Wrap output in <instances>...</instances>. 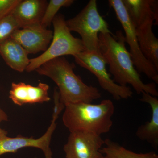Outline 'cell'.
Wrapping results in <instances>:
<instances>
[{
	"label": "cell",
	"instance_id": "6da1fadb",
	"mask_svg": "<svg viewBox=\"0 0 158 158\" xmlns=\"http://www.w3.org/2000/svg\"><path fill=\"white\" fill-rule=\"evenodd\" d=\"M98 38L99 52L109 65L114 81L123 87L131 85L138 94L147 93L157 97L155 83H144L135 68L122 31H117L115 35L99 34Z\"/></svg>",
	"mask_w": 158,
	"mask_h": 158
},
{
	"label": "cell",
	"instance_id": "7a4b0ae2",
	"mask_svg": "<svg viewBox=\"0 0 158 158\" xmlns=\"http://www.w3.org/2000/svg\"><path fill=\"white\" fill-rule=\"evenodd\" d=\"M74 68L73 64L61 57L45 62L35 71L56 84L60 102L65 106L78 102L91 103L100 98L102 94L98 88L85 84L75 73Z\"/></svg>",
	"mask_w": 158,
	"mask_h": 158
},
{
	"label": "cell",
	"instance_id": "3957f363",
	"mask_svg": "<svg viewBox=\"0 0 158 158\" xmlns=\"http://www.w3.org/2000/svg\"><path fill=\"white\" fill-rule=\"evenodd\" d=\"M62 121L69 132L83 131L99 135L109 132L113 124L115 106L110 99L100 103L78 102L65 106Z\"/></svg>",
	"mask_w": 158,
	"mask_h": 158
},
{
	"label": "cell",
	"instance_id": "277c9868",
	"mask_svg": "<svg viewBox=\"0 0 158 158\" xmlns=\"http://www.w3.org/2000/svg\"><path fill=\"white\" fill-rule=\"evenodd\" d=\"M54 31L50 45L43 53L30 59L26 69L28 73L35 71L45 62L63 56H74L85 51L81 39L74 37L67 24L65 16L57 14L52 23Z\"/></svg>",
	"mask_w": 158,
	"mask_h": 158
},
{
	"label": "cell",
	"instance_id": "5b68a950",
	"mask_svg": "<svg viewBox=\"0 0 158 158\" xmlns=\"http://www.w3.org/2000/svg\"><path fill=\"white\" fill-rule=\"evenodd\" d=\"M66 23L71 32L81 36L87 52H99V34H113L108 23L99 13L96 0H90L78 14Z\"/></svg>",
	"mask_w": 158,
	"mask_h": 158
},
{
	"label": "cell",
	"instance_id": "8992f818",
	"mask_svg": "<svg viewBox=\"0 0 158 158\" xmlns=\"http://www.w3.org/2000/svg\"><path fill=\"white\" fill-rule=\"evenodd\" d=\"M109 3L115 11L117 19L124 30L126 42L129 46V52L135 68L139 73H144L148 78L158 84V70L141 52L136 28L130 19L122 0H109Z\"/></svg>",
	"mask_w": 158,
	"mask_h": 158
},
{
	"label": "cell",
	"instance_id": "52a82bcc",
	"mask_svg": "<svg viewBox=\"0 0 158 158\" xmlns=\"http://www.w3.org/2000/svg\"><path fill=\"white\" fill-rule=\"evenodd\" d=\"M73 57L77 64L94 75L101 87L115 99L120 100L132 97L133 92L131 88L118 85L111 78L106 68V62L99 52L85 51Z\"/></svg>",
	"mask_w": 158,
	"mask_h": 158
},
{
	"label": "cell",
	"instance_id": "ba28073f",
	"mask_svg": "<svg viewBox=\"0 0 158 158\" xmlns=\"http://www.w3.org/2000/svg\"><path fill=\"white\" fill-rule=\"evenodd\" d=\"M54 107L52 118L47 131L38 138L18 135L15 138L8 136L0 140V156L8 153H15L19 150L27 147L39 148L44 153L45 158H52V153L50 148L52 136L56 127V121L59 115L65 108L57 97L54 98Z\"/></svg>",
	"mask_w": 158,
	"mask_h": 158
},
{
	"label": "cell",
	"instance_id": "9c48e42d",
	"mask_svg": "<svg viewBox=\"0 0 158 158\" xmlns=\"http://www.w3.org/2000/svg\"><path fill=\"white\" fill-rule=\"evenodd\" d=\"M104 144L101 135L77 131L70 132L63 150L65 158H104L100 152Z\"/></svg>",
	"mask_w": 158,
	"mask_h": 158
},
{
	"label": "cell",
	"instance_id": "30bf717a",
	"mask_svg": "<svg viewBox=\"0 0 158 158\" xmlns=\"http://www.w3.org/2000/svg\"><path fill=\"white\" fill-rule=\"evenodd\" d=\"M53 31L41 25L19 29L11 38L18 43L30 54L44 52L52 39Z\"/></svg>",
	"mask_w": 158,
	"mask_h": 158
},
{
	"label": "cell",
	"instance_id": "8fae6325",
	"mask_svg": "<svg viewBox=\"0 0 158 158\" xmlns=\"http://www.w3.org/2000/svg\"><path fill=\"white\" fill-rule=\"evenodd\" d=\"M136 28L148 23L158 24L157 0H122Z\"/></svg>",
	"mask_w": 158,
	"mask_h": 158
},
{
	"label": "cell",
	"instance_id": "7c38bea8",
	"mask_svg": "<svg viewBox=\"0 0 158 158\" xmlns=\"http://www.w3.org/2000/svg\"><path fill=\"white\" fill-rule=\"evenodd\" d=\"M49 86L40 82L37 86L23 82L11 84L9 98L15 104L22 106L27 104L42 103L51 100L48 95Z\"/></svg>",
	"mask_w": 158,
	"mask_h": 158
},
{
	"label": "cell",
	"instance_id": "4fadbf2b",
	"mask_svg": "<svg viewBox=\"0 0 158 158\" xmlns=\"http://www.w3.org/2000/svg\"><path fill=\"white\" fill-rule=\"evenodd\" d=\"M48 4L46 0H20L11 14L19 29L41 25Z\"/></svg>",
	"mask_w": 158,
	"mask_h": 158
},
{
	"label": "cell",
	"instance_id": "5bb4252c",
	"mask_svg": "<svg viewBox=\"0 0 158 158\" xmlns=\"http://www.w3.org/2000/svg\"><path fill=\"white\" fill-rule=\"evenodd\" d=\"M140 100L150 106L152 110L151 118L144 124L138 127L136 136L141 141H146L153 147H158V99L149 94H142Z\"/></svg>",
	"mask_w": 158,
	"mask_h": 158
},
{
	"label": "cell",
	"instance_id": "9a60e30c",
	"mask_svg": "<svg viewBox=\"0 0 158 158\" xmlns=\"http://www.w3.org/2000/svg\"><path fill=\"white\" fill-rule=\"evenodd\" d=\"M0 55L8 66L19 72L26 71L30 63L28 53L11 37L0 44Z\"/></svg>",
	"mask_w": 158,
	"mask_h": 158
},
{
	"label": "cell",
	"instance_id": "2e32d148",
	"mask_svg": "<svg viewBox=\"0 0 158 158\" xmlns=\"http://www.w3.org/2000/svg\"><path fill=\"white\" fill-rule=\"evenodd\" d=\"M153 23L136 28V34L141 52L158 70V39L152 31Z\"/></svg>",
	"mask_w": 158,
	"mask_h": 158
},
{
	"label": "cell",
	"instance_id": "e0dca14e",
	"mask_svg": "<svg viewBox=\"0 0 158 158\" xmlns=\"http://www.w3.org/2000/svg\"><path fill=\"white\" fill-rule=\"evenodd\" d=\"M104 145L100 149L104 158H158V155L154 152L137 153L110 139L105 140Z\"/></svg>",
	"mask_w": 158,
	"mask_h": 158
},
{
	"label": "cell",
	"instance_id": "ac0fdd59",
	"mask_svg": "<svg viewBox=\"0 0 158 158\" xmlns=\"http://www.w3.org/2000/svg\"><path fill=\"white\" fill-rule=\"evenodd\" d=\"M73 0H50L46 8L41 21V26L47 28L52 23L54 18L57 15L59 9L62 7L71 6Z\"/></svg>",
	"mask_w": 158,
	"mask_h": 158
},
{
	"label": "cell",
	"instance_id": "d6986e66",
	"mask_svg": "<svg viewBox=\"0 0 158 158\" xmlns=\"http://www.w3.org/2000/svg\"><path fill=\"white\" fill-rule=\"evenodd\" d=\"M19 29L12 15L0 19V44L11 37L12 34Z\"/></svg>",
	"mask_w": 158,
	"mask_h": 158
},
{
	"label": "cell",
	"instance_id": "ffe728a7",
	"mask_svg": "<svg viewBox=\"0 0 158 158\" xmlns=\"http://www.w3.org/2000/svg\"><path fill=\"white\" fill-rule=\"evenodd\" d=\"M20 0H0V19L11 14Z\"/></svg>",
	"mask_w": 158,
	"mask_h": 158
},
{
	"label": "cell",
	"instance_id": "44dd1931",
	"mask_svg": "<svg viewBox=\"0 0 158 158\" xmlns=\"http://www.w3.org/2000/svg\"><path fill=\"white\" fill-rule=\"evenodd\" d=\"M8 120V116L4 110L0 107V123L3 121H7ZM8 132L5 130L0 127V140L7 136Z\"/></svg>",
	"mask_w": 158,
	"mask_h": 158
}]
</instances>
